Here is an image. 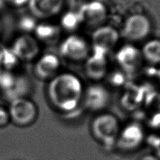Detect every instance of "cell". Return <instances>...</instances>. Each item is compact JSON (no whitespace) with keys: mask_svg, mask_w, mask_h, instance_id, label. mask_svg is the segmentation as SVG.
Here are the masks:
<instances>
[{"mask_svg":"<svg viewBox=\"0 0 160 160\" xmlns=\"http://www.w3.org/2000/svg\"><path fill=\"white\" fill-rule=\"evenodd\" d=\"M85 87L81 78L70 72H61L48 82L47 96L51 104L62 113L75 111L82 104Z\"/></svg>","mask_w":160,"mask_h":160,"instance_id":"obj_1","label":"cell"},{"mask_svg":"<svg viewBox=\"0 0 160 160\" xmlns=\"http://www.w3.org/2000/svg\"><path fill=\"white\" fill-rule=\"evenodd\" d=\"M91 128L97 141L107 147L116 143L121 131L118 118L109 112L96 115L91 123Z\"/></svg>","mask_w":160,"mask_h":160,"instance_id":"obj_2","label":"cell"},{"mask_svg":"<svg viewBox=\"0 0 160 160\" xmlns=\"http://www.w3.org/2000/svg\"><path fill=\"white\" fill-rule=\"evenodd\" d=\"M59 54L62 58L72 62L84 61L90 55L91 44L84 37L71 33L60 43Z\"/></svg>","mask_w":160,"mask_h":160,"instance_id":"obj_3","label":"cell"},{"mask_svg":"<svg viewBox=\"0 0 160 160\" xmlns=\"http://www.w3.org/2000/svg\"><path fill=\"white\" fill-rule=\"evenodd\" d=\"M152 31V22L148 17L141 13H133L124 21L122 36L131 44L145 40Z\"/></svg>","mask_w":160,"mask_h":160,"instance_id":"obj_4","label":"cell"},{"mask_svg":"<svg viewBox=\"0 0 160 160\" xmlns=\"http://www.w3.org/2000/svg\"><path fill=\"white\" fill-rule=\"evenodd\" d=\"M115 60L119 69L127 75L138 72L144 62L141 48L131 43L122 45L117 50Z\"/></svg>","mask_w":160,"mask_h":160,"instance_id":"obj_5","label":"cell"},{"mask_svg":"<svg viewBox=\"0 0 160 160\" xmlns=\"http://www.w3.org/2000/svg\"><path fill=\"white\" fill-rule=\"evenodd\" d=\"M119 38V32L116 28L105 25L97 27L91 35V51L108 55L118 45Z\"/></svg>","mask_w":160,"mask_h":160,"instance_id":"obj_6","label":"cell"},{"mask_svg":"<svg viewBox=\"0 0 160 160\" xmlns=\"http://www.w3.org/2000/svg\"><path fill=\"white\" fill-rule=\"evenodd\" d=\"M78 12L82 25L99 27L108 18V7L100 0H90L83 4Z\"/></svg>","mask_w":160,"mask_h":160,"instance_id":"obj_7","label":"cell"},{"mask_svg":"<svg viewBox=\"0 0 160 160\" xmlns=\"http://www.w3.org/2000/svg\"><path fill=\"white\" fill-rule=\"evenodd\" d=\"M110 100V91L100 83H93L85 87L82 103L91 111H101L107 106Z\"/></svg>","mask_w":160,"mask_h":160,"instance_id":"obj_8","label":"cell"},{"mask_svg":"<svg viewBox=\"0 0 160 160\" xmlns=\"http://www.w3.org/2000/svg\"><path fill=\"white\" fill-rule=\"evenodd\" d=\"M10 118L21 125L32 122L38 115V108L33 101L25 98H20L11 102L8 110Z\"/></svg>","mask_w":160,"mask_h":160,"instance_id":"obj_9","label":"cell"},{"mask_svg":"<svg viewBox=\"0 0 160 160\" xmlns=\"http://www.w3.org/2000/svg\"><path fill=\"white\" fill-rule=\"evenodd\" d=\"M65 0H29L31 15L37 19L48 20L62 13Z\"/></svg>","mask_w":160,"mask_h":160,"instance_id":"obj_10","label":"cell"},{"mask_svg":"<svg viewBox=\"0 0 160 160\" xmlns=\"http://www.w3.org/2000/svg\"><path fill=\"white\" fill-rule=\"evenodd\" d=\"M84 62L85 75L93 82L101 81L109 73V63L106 54L91 51Z\"/></svg>","mask_w":160,"mask_h":160,"instance_id":"obj_11","label":"cell"},{"mask_svg":"<svg viewBox=\"0 0 160 160\" xmlns=\"http://www.w3.org/2000/svg\"><path fill=\"white\" fill-rule=\"evenodd\" d=\"M11 48L20 61H31L36 58L40 53L38 39L28 34L18 37Z\"/></svg>","mask_w":160,"mask_h":160,"instance_id":"obj_12","label":"cell"},{"mask_svg":"<svg viewBox=\"0 0 160 160\" xmlns=\"http://www.w3.org/2000/svg\"><path fill=\"white\" fill-rule=\"evenodd\" d=\"M61 67L60 56L54 53L48 52L43 54L38 59L34 70L39 79L50 81L61 72Z\"/></svg>","mask_w":160,"mask_h":160,"instance_id":"obj_13","label":"cell"},{"mask_svg":"<svg viewBox=\"0 0 160 160\" xmlns=\"http://www.w3.org/2000/svg\"><path fill=\"white\" fill-rule=\"evenodd\" d=\"M144 131L138 123L132 122L121 128L117 142L124 150L136 149L143 141Z\"/></svg>","mask_w":160,"mask_h":160,"instance_id":"obj_14","label":"cell"},{"mask_svg":"<svg viewBox=\"0 0 160 160\" xmlns=\"http://www.w3.org/2000/svg\"><path fill=\"white\" fill-rule=\"evenodd\" d=\"M61 28L58 25L44 21L38 23L34 33L38 42L54 44L61 38Z\"/></svg>","mask_w":160,"mask_h":160,"instance_id":"obj_15","label":"cell"},{"mask_svg":"<svg viewBox=\"0 0 160 160\" xmlns=\"http://www.w3.org/2000/svg\"><path fill=\"white\" fill-rule=\"evenodd\" d=\"M144 61L152 65L160 66V39H148L141 48Z\"/></svg>","mask_w":160,"mask_h":160,"instance_id":"obj_16","label":"cell"},{"mask_svg":"<svg viewBox=\"0 0 160 160\" xmlns=\"http://www.w3.org/2000/svg\"><path fill=\"white\" fill-rule=\"evenodd\" d=\"M31 89V84L28 79L24 77L16 78L15 82L10 89L4 91V96L11 102L20 98H25Z\"/></svg>","mask_w":160,"mask_h":160,"instance_id":"obj_17","label":"cell"},{"mask_svg":"<svg viewBox=\"0 0 160 160\" xmlns=\"http://www.w3.org/2000/svg\"><path fill=\"white\" fill-rule=\"evenodd\" d=\"M82 25V22L78 11H69L62 13L59 25L62 30L74 33Z\"/></svg>","mask_w":160,"mask_h":160,"instance_id":"obj_18","label":"cell"},{"mask_svg":"<svg viewBox=\"0 0 160 160\" xmlns=\"http://www.w3.org/2000/svg\"><path fill=\"white\" fill-rule=\"evenodd\" d=\"M2 67H4L6 70L10 71L13 70L19 65L20 60L16 56L11 48H2Z\"/></svg>","mask_w":160,"mask_h":160,"instance_id":"obj_19","label":"cell"},{"mask_svg":"<svg viewBox=\"0 0 160 160\" xmlns=\"http://www.w3.org/2000/svg\"><path fill=\"white\" fill-rule=\"evenodd\" d=\"M18 27L20 30L25 34L34 32L38 25L37 18L32 15H25L22 16L18 21Z\"/></svg>","mask_w":160,"mask_h":160,"instance_id":"obj_20","label":"cell"},{"mask_svg":"<svg viewBox=\"0 0 160 160\" xmlns=\"http://www.w3.org/2000/svg\"><path fill=\"white\" fill-rule=\"evenodd\" d=\"M16 80V77L8 70H0V89L7 91L13 87Z\"/></svg>","mask_w":160,"mask_h":160,"instance_id":"obj_21","label":"cell"},{"mask_svg":"<svg viewBox=\"0 0 160 160\" xmlns=\"http://www.w3.org/2000/svg\"><path fill=\"white\" fill-rule=\"evenodd\" d=\"M126 74L124 72L119 69V70L116 71V72H113L112 74H108V76H109V81L110 84L114 87H120L122 86L125 83L126 80Z\"/></svg>","mask_w":160,"mask_h":160,"instance_id":"obj_22","label":"cell"},{"mask_svg":"<svg viewBox=\"0 0 160 160\" xmlns=\"http://www.w3.org/2000/svg\"><path fill=\"white\" fill-rule=\"evenodd\" d=\"M10 115L8 111L4 108L0 107V126L7 124L9 120Z\"/></svg>","mask_w":160,"mask_h":160,"instance_id":"obj_23","label":"cell"},{"mask_svg":"<svg viewBox=\"0 0 160 160\" xmlns=\"http://www.w3.org/2000/svg\"><path fill=\"white\" fill-rule=\"evenodd\" d=\"M152 145L155 150V155L160 159V135L158 137H154Z\"/></svg>","mask_w":160,"mask_h":160,"instance_id":"obj_24","label":"cell"},{"mask_svg":"<svg viewBox=\"0 0 160 160\" xmlns=\"http://www.w3.org/2000/svg\"><path fill=\"white\" fill-rule=\"evenodd\" d=\"M4 1L16 7H21L25 5H28L29 0H4Z\"/></svg>","mask_w":160,"mask_h":160,"instance_id":"obj_25","label":"cell"},{"mask_svg":"<svg viewBox=\"0 0 160 160\" xmlns=\"http://www.w3.org/2000/svg\"><path fill=\"white\" fill-rule=\"evenodd\" d=\"M140 160H160L155 155H147L142 157Z\"/></svg>","mask_w":160,"mask_h":160,"instance_id":"obj_26","label":"cell"},{"mask_svg":"<svg viewBox=\"0 0 160 160\" xmlns=\"http://www.w3.org/2000/svg\"><path fill=\"white\" fill-rule=\"evenodd\" d=\"M157 77H158V81L160 83V66L159 68V69L158 70V73H157Z\"/></svg>","mask_w":160,"mask_h":160,"instance_id":"obj_27","label":"cell"},{"mask_svg":"<svg viewBox=\"0 0 160 160\" xmlns=\"http://www.w3.org/2000/svg\"><path fill=\"white\" fill-rule=\"evenodd\" d=\"M4 3H5L4 0H0V8H1L3 6H4Z\"/></svg>","mask_w":160,"mask_h":160,"instance_id":"obj_28","label":"cell"},{"mask_svg":"<svg viewBox=\"0 0 160 160\" xmlns=\"http://www.w3.org/2000/svg\"><path fill=\"white\" fill-rule=\"evenodd\" d=\"M2 68V52H1V48H0V70Z\"/></svg>","mask_w":160,"mask_h":160,"instance_id":"obj_29","label":"cell"}]
</instances>
